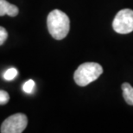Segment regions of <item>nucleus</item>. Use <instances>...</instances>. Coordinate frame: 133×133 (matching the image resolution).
Instances as JSON below:
<instances>
[{
    "label": "nucleus",
    "mask_w": 133,
    "mask_h": 133,
    "mask_svg": "<svg viewBox=\"0 0 133 133\" xmlns=\"http://www.w3.org/2000/svg\"><path fill=\"white\" fill-rule=\"evenodd\" d=\"M28 118L23 113H16L10 116L3 122L2 133H22L27 127Z\"/></svg>",
    "instance_id": "4"
},
{
    "label": "nucleus",
    "mask_w": 133,
    "mask_h": 133,
    "mask_svg": "<svg viewBox=\"0 0 133 133\" xmlns=\"http://www.w3.org/2000/svg\"><path fill=\"white\" fill-rule=\"evenodd\" d=\"M18 8L14 4H10L6 0H0V17L8 15L10 17H16L18 14Z\"/></svg>",
    "instance_id": "5"
},
{
    "label": "nucleus",
    "mask_w": 133,
    "mask_h": 133,
    "mask_svg": "<svg viewBox=\"0 0 133 133\" xmlns=\"http://www.w3.org/2000/svg\"><path fill=\"white\" fill-rule=\"evenodd\" d=\"M123 90V97L125 102L130 105H133V87L129 83H123L121 87Z\"/></svg>",
    "instance_id": "6"
},
{
    "label": "nucleus",
    "mask_w": 133,
    "mask_h": 133,
    "mask_svg": "<svg viewBox=\"0 0 133 133\" xmlns=\"http://www.w3.org/2000/svg\"><path fill=\"white\" fill-rule=\"evenodd\" d=\"M47 24L50 35L55 40L65 38L70 30V20L68 15L60 10H54L49 13Z\"/></svg>",
    "instance_id": "1"
},
{
    "label": "nucleus",
    "mask_w": 133,
    "mask_h": 133,
    "mask_svg": "<svg viewBox=\"0 0 133 133\" xmlns=\"http://www.w3.org/2000/svg\"><path fill=\"white\" fill-rule=\"evenodd\" d=\"M10 99V95L7 92L0 90V105H5Z\"/></svg>",
    "instance_id": "9"
},
{
    "label": "nucleus",
    "mask_w": 133,
    "mask_h": 133,
    "mask_svg": "<svg viewBox=\"0 0 133 133\" xmlns=\"http://www.w3.org/2000/svg\"><path fill=\"white\" fill-rule=\"evenodd\" d=\"M8 38V32L4 27L0 26V46L4 43Z\"/></svg>",
    "instance_id": "10"
},
{
    "label": "nucleus",
    "mask_w": 133,
    "mask_h": 133,
    "mask_svg": "<svg viewBox=\"0 0 133 133\" xmlns=\"http://www.w3.org/2000/svg\"><path fill=\"white\" fill-rule=\"evenodd\" d=\"M113 30L119 34H129L133 31V10H121L117 13L112 23Z\"/></svg>",
    "instance_id": "3"
},
{
    "label": "nucleus",
    "mask_w": 133,
    "mask_h": 133,
    "mask_svg": "<svg viewBox=\"0 0 133 133\" xmlns=\"http://www.w3.org/2000/svg\"><path fill=\"white\" fill-rule=\"evenodd\" d=\"M35 87H36V83L33 79H29L23 84V90L24 91L26 94H32L34 89H35Z\"/></svg>",
    "instance_id": "8"
},
{
    "label": "nucleus",
    "mask_w": 133,
    "mask_h": 133,
    "mask_svg": "<svg viewBox=\"0 0 133 133\" xmlns=\"http://www.w3.org/2000/svg\"><path fill=\"white\" fill-rule=\"evenodd\" d=\"M103 73L101 65L96 62H86L76 69L74 74L75 83L79 87H86L96 81Z\"/></svg>",
    "instance_id": "2"
},
{
    "label": "nucleus",
    "mask_w": 133,
    "mask_h": 133,
    "mask_svg": "<svg viewBox=\"0 0 133 133\" xmlns=\"http://www.w3.org/2000/svg\"><path fill=\"white\" fill-rule=\"evenodd\" d=\"M18 74L17 70L15 68H10L9 69H7L4 74V79L6 81H12L17 77Z\"/></svg>",
    "instance_id": "7"
}]
</instances>
